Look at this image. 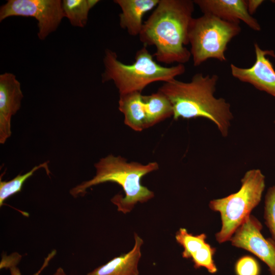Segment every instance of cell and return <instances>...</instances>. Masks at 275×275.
Instances as JSON below:
<instances>
[{
  "instance_id": "1",
  "label": "cell",
  "mask_w": 275,
  "mask_h": 275,
  "mask_svg": "<svg viewBox=\"0 0 275 275\" xmlns=\"http://www.w3.org/2000/svg\"><path fill=\"white\" fill-rule=\"evenodd\" d=\"M194 2L191 0H159L144 22L139 35L144 46L153 45V54L160 63L184 64L191 57L185 46L193 18Z\"/></svg>"
},
{
  "instance_id": "2",
  "label": "cell",
  "mask_w": 275,
  "mask_h": 275,
  "mask_svg": "<svg viewBox=\"0 0 275 275\" xmlns=\"http://www.w3.org/2000/svg\"><path fill=\"white\" fill-rule=\"evenodd\" d=\"M218 76L195 74L189 82L174 79L164 82L158 91L170 102L173 118H204L212 122L224 137L228 135L233 118L230 105L214 96Z\"/></svg>"
},
{
  "instance_id": "3",
  "label": "cell",
  "mask_w": 275,
  "mask_h": 275,
  "mask_svg": "<svg viewBox=\"0 0 275 275\" xmlns=\"http://www.w3.org/2000/svg\"><path fill=\"white\" fill-rule=\"evenodd\" d=\"M95 176L91 179L81 182L70 190L74 198L83 196L91 186L106 182H115L120 185L125 197L118 194L112 199L118 211L124 214L130 212L138 203H143L154 197V194L142 184V178L158 169L156 162L143 164L137 162H128L121 156L109 154L101 158L95 164Z\"/></svg>"
},
{
  "instance_id": "4",
  "label": "cell",
  "mask_w": 275,
  "mask_h": 275,
  "mask_svg": "<svg viewBox=\"0 0 275 275\" xmlns=\"http://www.w3.org/2000/svg\"><path fill=\"white\" fill-rule=\"evenodd\" d=\"M147 46H144L135 56L130 64L120 61L116 52L106 49L103 59L104 70L102 82L113 81L120 95L142 92L149 84L156 81H171L185 71L184 64L168 67L161 66L153 59Z\"/></svg>"
},
{
  "instance_id": "5",
  "label": "cell",
  "mask_w": 275,
  "mask_h": 275,
  "mask_svg": "<svg viewBox=\"0 0 275 275\" xmlns=\"http://www.w3.org/2000/svg\"><path fill=\"white\" fill-rule=\"evenodd\" d=\"M240 188L223 198L210 201L211 210L220 213L222 227L215 235L219 243L230 241L236 229L261 200L265 177L259 169L248 171L241 180Z\"/></svg>"
},
{
  "instance_id": "6",
  "label": "cell",
  "mask_w": 275,
  "mask_h": 275,
  "mask_svg": "<svg viewBox=\"0 0 275 275\" xmlns=\"http://www.w3.org/2000/svg\"><path fill=\"white\" fill-rule=\"evenodd\" d=\"M239 23L222 20L210 14L193 18L188 33L194 66L210 59L223 62L231 40L241 32Z\"/></svg>"
},
{
  "instance_id": "7",
  "label": "cell",
  "mask_w": 275,
  "mask_h": 275,
  "mask_svg": "<svg viewBox=\"0 0 275 275\" xmlns=\"http://www.w3.org/2000/svg\"><path fill=\"white\" fill-rule=\"evenodd\" d=\"M119 109L124 123L136 131H141L173 116L172 106L160 92L149 95L135 92L119 96Z\"/></svg>"
},
{
  "instance_id": "8",
  "label": "cell",
  "mask_w": 275,
  "mask_h": 275,
  "mask_svg": "<svg viewBox=\"0 0 275 275\" xmlns=\"http://www.w3.org/2000/svg\"><path fill=\"white\" fill-rule=\"evenodd\" d=\"M11 16L36 18L38 37L43 40L56 31L65 14L60 0H8L1 7L0 21Z\"/></svg>"
},
{
  "instance_id": "9",
  "label": "cell",
  "mask_w": 275,
  "mask_h": 275,
  "mask_svg": "<svg viewBox=\"0 0 275 275\" xmlns=\"http://www.w3.org/2000/svg\"><path fill=\"white\" fill-rule=\"evenodd\" d=\"M261 223L250 215L236 229L230 241L232 245L255 255L268 267L271 275H275V241L262 234Z\"/></svg>"
},
{
  "instance_id": "10",
  "label": "cell",
  "mask_w": 275,
  "mask_h": 275,
  "mask_svg": "<svg viewBox=\"0 0 275 275\" xmlns=\"http://www.w3.org/2000/svg\"><path fill=\"white\" fill-rule=\"evenodd\" d=\"M254 48L256 59L254 64L249 68H242L231 64V74L239 80L275 97V70L267 57L275 58V53L272 50L261 49L257 43H254Z\"/></svg>"
},
{
  "instance_id": "11",
  "label": "cell",
  "mask_w": 275,
  "mask_h": 275,
  "mask_svg": "<svg viewBox=\"0 0 275 275\" xmlns=\"http://www.w3.org/2000/svg\"><path fill=\"white\" fill-rule=\"evenodd\" d=\"M23 95L20 82L9 72L0 75V143L11 136V118L19 109Z\"/></svg>"
},
{
  "instance_id": "12",
  "label": "cell",
  "mask_w": 275,
  "mask_h": 275,
  "mask_svg": "<svg viewBox=\"0 0 275 275\" xmlns=\"http://www.w3.org/2000/svg\"><path fill=\"white\" fill-rule=\"evenodd\" d=\"M206 238L205 233L193 235L184 228H180L175 235L176 241L183 248V258L191 259L196 269L203 267L209 273H215L217 270L213 260L216 249L206 241Z\"/></svg>"
},
{
  "instance_id": "13",
  "label": "cell",
  "mask_w": 275,
  "mask_h": 275,
  "mask_svg": "<svg viewBox=\"0 0 275 275\" xmlns=\"http://www.w3.org/2000/svg\"><path fill=\"white\" fill-rule=\"evenodd\" d=\"M203 14H210L222 20L244 22L255 31H261L257 20L250 14L245 0H195Z\"/></svg>"
},
{
  "instance_id": "14",
  "label": "cell",
  "mask_w": 275,
  "mask_h": 275,
  "mask_svg": "<svg viewBox=\"0 0 275 275\" xmlns=\"http://www.w3.org/2000/svg\"><path fill=\"white\" fill-rule=\"evenodd\" d=\"M159 0H115L121 9L119 14L120 27L132 36H139L144 22V15L154 9Z\"/></svg>"
},
{
  "instance_id": "15",
  "label": "cell",
  "mask_w": 275,
  "mask_h": 275,
  "mask_svg": "<svg viewBox=\"0 0 275 275\" xmlns=\"http://www.w3.org/2000/svg\"><path fill=\"white\" fill-rule=\"evenodd\" d=\"M134 237L135 243L129 252L114 258L87 275H139L138 264L143 240L136 233Z\"/></svg>"
},
{
  "instance_id": "16",
  "label": "cell",
  "mask_w": 275,
  "mask_h": 275,
  "mask_svg": "<svg viewBox=\"0 0 275 275\" xmlns=\"http://www.w3.org/2000/svg\"><path fill=\"white\" fill-rule=\"evenodd\" d=\"M99 2L98 0H64L62 7L65 17H67L72 25L84 28L87 23L90 10Z\"/></svg>"
},
{
  "instance_id": "17",
  "label": "cell",
  "mask_w": 275,
  "mask_h": 275,
  "mask_svg": "<svg viewBox=\"0 0 275 275\" xmlns=\"http://www.w3.org/2000/svg\"><path fill=\"white\" fill-rule=\"evenodd\" d=\"M49 161H45L35 166L30 171L23 175H18L13 179L8 181H0V206L5 200L13 195L20 192L25 181L31 177L34 173L41 169H44L49 176L50 172L48 168Z\"/></svg>"
},
{
  "instance_id": "18",
  "label": "cell",
  "mask_w": 275,
  "mask_h": 275,
  "mask_svg": "<svg viewBox=\"0 0 275 275\" xmlns=\"http://www.w3.org/2000/svg\"><path fill=\"white\" fill-rule=\"evenodd\" d=\"M263 217L271 238L275 241V185L270 187L266 193Z\"/></svg>"
},
{
  "instance_id": "19",
  "label": "cell",
  "mask_w": 275,
  "mask_h": 275,
  "mask_svg": "<svg viewBox=\"0 0 275 275\" xmlns=\"http://www.w3.org/2000/svg\"><path fill=\"white\" fill-rule=\"evenodd\" d=\"M235 271L236 275H260V267L254 257L244 255L236 261Z\"/></svg>"
},
{
  "instance_id": "20",
  "label": "cell",
  "mask_w": 275,
  "mask_h": 275,
  "mask_svg": "<svg viewBox=\"0 0 275 275\" xmlns=\"http://www.w3.org/2000/svg\"><path fill=\"white\" fill-rule=\"evenodd\" d=\"M56 251L54 250L49 253L47 256L45 258L43 263L40 269L33 275H40L44 269L48 266L49 262L56 255ZM10 270L11 275H21L20 270L16 266L11 267L10 268Z\"/></svg>"
},
{
  "instance_id": "21",
  "label": "cell",
  "mask_w": 275,
  "mask_h": 275,
  "mask_svg": "<svg viewBox=\"0 0 275 275\" xmlns=\"http://www.w3.org/2000/svg\"><path fill=\"white\" fill-rule=\"evenodd\" d=\"M263 2L264 1L262 0L246 1L248 10L250 14L252 16Z\"/></svg>"
},
{
  "instance_id": "22",
  "label": "cell",
  "mask_w": 275,
  "mask_h": 275,
  "mask_svg": "<svg viewBox=\"0 0 275 275\" xmlns=\"http://www.w3.org/2000/svg\"><path fill=\"white\" fill-rule=\"evenodd\" d=\"M53 275H67L61 267L58 268Z\"/></svg>"
},
{
  "instance_id": "23",
  "label": "cell",
  "mask_w": 275,
  "mask_h": 275,
  "mask_svg": "<svg viewBox=\"0 0 275 275\" xmlns=\"http://www.w3.org/2000/svg\"><path fill=\"white\" fill-rule=\"evenodd\" d=\"M274 123H275V120H274Z\"/></svg>"
}]
</instances>
